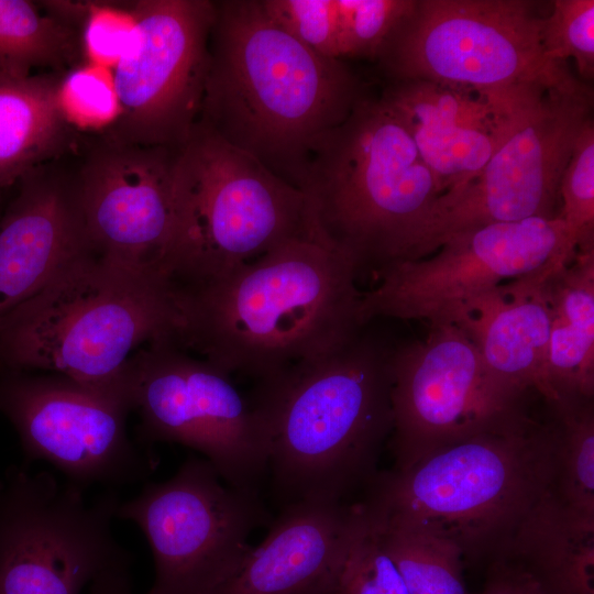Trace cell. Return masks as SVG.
<instances>
[{"label":"cell","mask_w":594,"mask_h":594,"mask_svg":"<svg viewBox=\"0 0 594 594\" xmlns=\"http://www.w3.org/2000/svg\"><path fill=\"white\" fill-rule=\"evenodd\" d=\"M135 32L113 68L121 113L100 135L178 148L197 123L215 0L131 2Z\"/></svg>","instance_id":"cell-16"},{"label":"cell","mask_w":594,"mask_h":594,"mask_svg":"<svg viewBox=\"0 0 594 594\" xmlns=\"http://www.w3.org/2000/svg\"><path fill=\"white\" fill-rule=\"evenodd\" d=\"M136 441L178 443L198 451L229 485L261 492L268 437L250 395L231 376L169 340L147 343L123 369Z\"/></svg>","instance_id":"cell-10"},{"label":"cell","mask_w":594,"mask_h":594,"mask_svg":"<svg viewBox=\"0 0 594 594\" xmlns=\"http://www.w3.org/2000/svg\"><path fill=\"white\" fill-rule=\"evenodd\" d=\"M173 196V283L210 278L312 232L299 189L199 122L175 151Z\"/></svg>","instance_id":"cell-7"},{"label":"cell","mask_w":594,"mask_h":594,"mask_svg":"<svg viewBox=\"0 0 594 594\" xmlns=\"http://www.w3.org/2000/svg\"><path fill=\"white\" fill-rule=\"evenodd\" d=\"M560 219L576 251L594 248V123L581 129L560 182Z\"/></svg>","instance_id":"cell-28"},{"label":"cell","mask_w":594,"mask_h":594,"mask_svg":"<svg viewBox=\"0 0 594 594\" xmlns=\"http://www.w3.org/2000/svg\"><path fill=\"white\" fill-rule=\"evenodd\" d=\"M591 112L587 86L574 92L539 89L483 169L439 195L417 219L392 263L428 256L479 227L559 217L561 177Z\"/></svg>","instance_id":"cell-9"},{"label":"cell","mask_w":594,"mask_h":594,"mask_svg":"<svg viewBox=\"0 0 594 594\" xmlns=\"http://www.w3.org/2000/svg\"><path fill=\"white\" fill-rule=\"evenodd\" d=\"M85 490L48 471L11 466L0 492V594H85L103 574L131 568L112 522L116 490Z\"/></svg>","instance_id":"cell-11"},{"label":"cell","mask_w":594,"mask_h":594,"mask_svg":"<svg viewBox=\"0 0 594 594\" xmlns=\"http://www.w3.org/2000/svg\"><path fill=\"white\" fill-rule=\"evenodd\" d=\"M365 94L342 59L290 36L261 0H215L197 122L297 189L316 143Z\"/></svg>","instance_id":"cell-2"},{"label":"cell","mask_w":594,"mask_h":594,"mask_svg":"<svg viewBox=\"0 0 594 594\" xmlns=\"http://www.w3.org/2000/svg\"><path fill=\"white\" fill-rule=\"evenodd\" d=\"M366 512L400 572L407 594H472L464 579L463 552L454 542L427 530L386 524Z\"/></svg>","instance_id":"cell-25"},{"label":"cell","mask_w":594,"mask_h":594,"mask_svg":"<svg viewBox=\"0 0 594 594\" xmlns=\"http://www.w3.org/2000/svg\"><path fill=\"white\" fill-rule=\"evenodd\" d=\"M526 0H415L382 47L391 81L426 80L476 90L542 85L568 92L586 86L540 43L543 18Z\"/></svg>","instance_id":"cell-8"},{"label":"cell","mask_w":594,"mask_h":594,"mask_svg":"<svg viewBox=\"0 0 594 594\" xmlns=\"http://www.w3.org/2000/svg\"><path fill=\"white\" fill-rule=\"evenodd\" d=\"M341 59L375 61L415 0H336Z\"/></svg>","instance_id":"cell-29"},{"label":"cell","mask_w":594,"mask_h":594,"mask_svg":"<svg viewBox=\"0 0 594 594\" xmlns=\"http://www.w3.org/2000/svg\"><path fill=\"white\" fill-rule=\"evenodd\" d=\"M556 271L499 285L470 301L448 322L472 340L497 380L522 394L537 392L548 404L558 402L547 375L548 278Z\"/></svg>","instance_id":"cell-20"},{"label":"cell","mask_w":594,"mask_h":594,"mask_svg":"<svg viewBox=\"0 0 594 594\" xmlns=\"http://www.w3.org/2000/svg\"><path fill=\"white\" fill-rule=\"evenodd\" d=\"M556 415L553 492L570 508L594 516V411L592 399L551 404Z\"/></svg>","instance_id":"cell-26"},{"label":"cell","mask_w":594,"mask_h":594,"mask_svg":"<svg viewBox=\"0 0 594 594\" xmlns=\"http://www.w3.org/2000/svg\"><path fill=\"white\" fill-rule=\"evenodd\" d=\"M481 594H547L537 579L517 560L493 559Z\"/></svg>","instance_id":"cell-34"},{"label":"cell","mask_w":594,"mask_h":594,"mask_svg":"<svg viewBox=\"0 0 594 594\" xmlns=\"http://www.w3.org/2000/svg\"><path fill=\"white\" fill-rule=\"evenodd\" d=\"M540 43L553 62H575L585 80L594 77V1L557 0L542 20Z\"/></svg>","instance_id":"cell-31"},{"label":"cell","mask_w":594,"mask_h":594,"mask_svg":"<svg viewBox=\"0 0 594 594\" xmlns=\"http://www.w3.org/2000/svg\"><path fill=\"white\" fill-rule=\"evenodd\" d=\"M130 569L122 568L103 574L87 588L85 594H133Z\"/></svg>","instance_id":"cell-35"},{"label":"cell","mask_w":594,"mask_h":594,"mask_svg":"<svg viewBox=\"0 0 594 594\" xmlns=\"http://www.w3.org/2000/svg\"><path fill=\"white\" fill-rule=\"evenodd\" d=\"M438 250L380 268L377 285L360 294L359 323L378 318L448 323L493 288L562 268L576 253L560 217L479 227L452 237Z\"/></svg>","instance_id":"cell-14"},{"label":"cell","mask_w":594,"mask_h":594,"mask_svg":"<svg viewBox=\"0 0 594 594\" xmlns=\"http://www.w3.org/2000/svg\"><path fill=\"white\" fill-rule=\"evenodd\" d=\"M298 189L311 231L358 271L389 264L408 230L439 196L399 117L367 92L314 146Z\"/></svg>","instance_id":"cell-6"},{"label":"cell","mask_w":594,"mask_h":594,"mask_svg":"<svg viewBox=\"0 0 594 594\" xmlns=\"http://www.w3.org/2000/svg\"><path fill=\"white\" fill-rule=\"evenodd\" d=\"M267 15L316 53L341 59L336 0H261Z\"/></svg>","instance_id":"cell-32"},{"label":"cell","mask_w":594,"mask_h":594,"mask_svg":"<svg viewBox=\"0 0 594 594\" xmlns=\"http://www.w3.org/2000/svg\"><path fill=\"white\" fill-rule=\"evenodd\" d=\"M359 271L316 234L191 283H172V342L224 373L256 383L348 341L358 320Z\"/></svg>","instance_id":"cell-1"},{"label":"cell","mask_w":594,"mask_h":594,"mask_svg":"<svg viewBox=\"0 0 594 594\" xmlns=\"http://www.w3.org/2000/svg\"><path fill=\"white\" fill-rule=\"evenodd\" d=\"M551 308L547 375L559 403L593 399L594 394V248L548 278ZM556 403V404H557Z\"/></svg>","instance_id":"cell-23"},{"label":"cell","mask_w":594,"mask_h":594,"mask_svg":"<svg viewBox=\"0 0 594 594\" xmlns=\"http://www.w3.org/2000/svg\"><path fill=\"white\" fill-rule=\"evenodd\" d=\"M124 383L88 384L51 373H0V413L15 429L24 464L44 461L86 490L145 483L158 458L128 433Z\"/></svg>","instance_id":"cell-12"},{"label":"cell","mask_w":594,"mask_h":594,"mask_svg":"<svg viewBox=\"0 0 594 594\" xmlns=\"http://www.w3.org/2000/svg\"><path fill=\"white\" fill-rule=\"evenodd\" d=\"M58 102L67 123L85 135L102 133L121 113L112 73L88 63L62 75Z\"/></svg>","instance_id":"cell-27"},{"label":"cell","mask_w":594,"mask_h":594,"mask_svg":"<svg viewBox=\"0 0 594 594\" xmlns=\"http://www.w3.org/2000/svg\"><path fill=\"white\" fill-rule=\"evenodd\" d=\"M0 199H1V197H0ZM1 210H2V209L0 208V213H1Z\"/></svg>","instance_id":"cell-37"},{"label":"cell","mask_w":594,"mask_h":594,"mask_svg":"<svg viewBox=\"0 0 594 594\" xmlns=\"http://www.w3.org/2000/svg\"><path fill=\"white\" fill-rule=\"evenodd\" d=\"M131 2L90 1L80 28L82 63L114 68L135 32Z\"/></svg>","instance_id":"cell-33"},{"label":"cell","mask_w":594,"mask_h":594,"mask_svg":"<svg viewBox=\"0 0 594 594\" xmlns=\"http://www.w3.org/2000/svg\"><path fill=\"white\" fill-rule=\"evenodd\" d=\"M84 144L74 179L91 251L167 276L176 148L125 144L97 134Z\"/></svg>","instance_id":"cell-17"},{"label":"cell","mask_w":594,"mask_h":594,"mask_svg":"<svg viewBox=\"0 0 594 594\" xmlns=\"http://www.w3.org/2000/svg\"><path fill=\"white\" fill-rule=\"evenodd\" d=\"M333 594H407L400 572L365 507Z\"/></svg>","instance_id":"cell-30"},{"label":"cell","mask_w":594,"mask_h":594,"mask_svg":"<svg viewBox=\"0 0 594 594\" xmlns=\"http://www.w3.org/2000/svg\"><path fill=\"white\" fill-rule=\"evenodd\" d=\"M2 486H3V480H0V492L2 490Z\"/></svg>","instance_id":"cell-36"},{"label":"cell","mask_w":594,"mask_h":594,"mask_svg":"<svg viewBox=\"0 0 594 594\" xmlns=\"http://www.w3.org/2000/svg\"><path fill=\"white\" fill-rule=\"evenodd\" d=\"M502 556L521 563L547 594H594V516L570 508L552 488Z\"/></svg>","instance_id":"cell-22"},{"label":"cell","mask_w":594,"mask_h":594,"mask_svg":"<svg viewBox=\"0 0 594 594\" xmlns=\"http://www.w3.org/2000/svg\"><path fill=\"white\" fill-rule=\"evenodd\" d=\"M61 158L22 177L0 213V318L91 251L74 179Z\"/></svg>","instance_id":"cell-18"},{"label":"cell","mask_w":594,"mask_h":594,"mask_svg":"<svg viewBox=\"0 0 594 594\" xmlns=\"http://www.w3.org/2000/svg\"><path fill=\"white\" fill-rule=\"evenodd\" d=\"M526 395L487 369L472 340L451 323L395 349L391 362L394 470L448 444L529 417Z\"/></svg>","instance_id":"cell-15"},{"label":"cell","mask_w":594,"mask_h":594,"mask_svg":"<svg viewBox=\"0 0 594 594\" xmlns=\"http://www.w3.org/2000/svg\"><path fill=\"white\" fill-rule=\"evenodd\" d=\"M62 75L18 78L0 72V197L78 144L81 134L67 123L58 102Z\"/></svg>","instance_id":"cell-21"},{"label":"cell","mask_w":594,"mask_h":594,"mask_svg":"<svg viewBox=\"0 0 594 594\" xmlns=\"http://www.w3.org/2000/svg\"><path fill=\"white\" fill-rule=\"evenodd\" d=\"M363 517L362 502L282 506L264 540L205 594H333Z\"/></svg>","instance_id":"cell-19"},{"label":"cell","mask_w":594,"mask_h":594,"mask_svg":"<svg viewBox=\"0 0 594 594\" xmlns=\"http://www.w3.org/2000/svg\"><path fill=\"white\" fill-rule=\"evenodd\" d=\"M554 476V426L529 416L448 444L406 470L376 473L362 503L386 524L451 540L465 561L494 559Z\"/></svg>","instance_id":"cell-4"},{"label":"cell","mask_w":594,"mask_h":594,"mask_svg":"<svg viewBox=\"0 0 594 594\" xmlns=\"http://www.w3.org/2000/svg\"><path fill=\"white\" fill-rule=\"evenodd\" d=\"M364 328L337 349L256 383L250 394L267 431L266 475L282 506L346 502L376 474L393 428L395 349Z\"/></svg>","instance_id":"cell-3"},{"label":"cell","mask_w":594,"mask_h":594,"mask_svg":"<svg viewBox=\"0 0 594 594\" xmlns=\"http://www.w3.org/2000/svg\"><path fill=\"white\" fill-rule=\"evenodd\" d=\"M117 518L135 524L150 544L148 594H205L251 549V532L270 524L261 492L227 484L202 457L188 458L166 481L145 482L121 501Z\"/></svg>","instance_id":"cell-13"},{"label":"cell","mask_w":594,"mask_h":594,"mask_svg":"<svg viewBox=\"0 0 594 594\" xmlns=\"http://www.w3.org/2000/svg\"><path fill=\"white\" fill-rule=\"evenodd\" d=\"M169 278L92 251L0 318V373H51L88 384L123 383L140 348L172 340Z\"/></svg>","instance_id":"cell-5"},{"label":"cell","mask_w":594,"mask_h":594,"mask_svg":"<svg viewBox=\"0 0 594 594\" xmlns=\"http://www.w3.org/2000/svg\"><path fill=\"white\" fill-rule=\"evenodd\" d=\"M0 0V72L18 78L34 68L64 74L82 63L80 32L38 2Z\"/></svg>","instance_id":"cell-24"}]
</instances>
